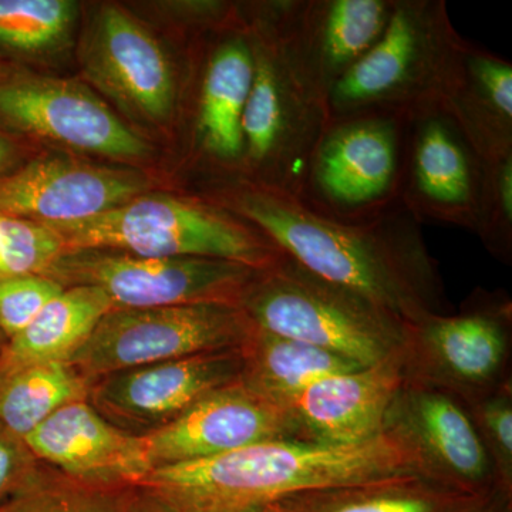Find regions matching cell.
<instances>
[{
    "instance_id": "obj_36",
    "label": "cell",
    "mask_w": 512,
    "mask_h": 512,
    "mask_svg": "<svg viewBox=\"0 0 512 512\" xmlns=\"http://www.w3.org/2000/svg\"><path fill=\"white\" fill-rule=\"evenodd\" d=\"M16 150L12 141L5 134L0 133V180L8 177L10 167L15 160Z\"/></svg>"
},
{
    "instance_id": "obj_32",
    "label": "cell",
    "mask_w": 512,
    "mask_h": 512,
    "mask_svg": "<svg viewBox=\"0 0 512 512\" xmlns=\"http://www.w3.org/2000/svg\"><path fill=\"white\" fill-rule=\"evenodd\" d=\"M63 289L45 275L0 276V330L18 335Z\"/></svg>"
},
{
    "instance_id": "obj_25",
    "label": "cell",
    "mask_w": 512,
    "mask_h": 512,
    "mask_svg": "<svg viewBox=\"0 0 512 512\" xmlns=\"http://www.w3.org/2000/svg\"><path fill=\"white\" fill-rule=\"evenodd\" d=\"M241 350V382L285 407L311 384L363 367L348 357L266 332L255 325Z\"/></svg>"
},
{
    "instance_id": "obj_13",
    "label": "cell",
    "mask_w": 512,
    "mask_h": 512,
    "mask_svg": "<svg viewBox=\"0 0 512 512\" xmlns=\"http://www.w3.org/2000/svg\"><path fill=\"white\" fill-rule=\"evenodd\" d=\"M242 370L241 349L204 353L100 377L90 384L87 400L117 429L143 437L238 382Z\"/></svg>"
},
{
    "instance_id": "obj_35",
    "label": "cell",
    "mask_w": 512,
    "mask_h": 512,
    "mask_svg": "<svg viewBox=\"0 0 512 512\" xmlns=\"http://www.w3.org/2000/svg\"><path fill=\"white\" fill-rule=\"evenodd\" d=\"M511 497L501 493H495L490 497L484 498L480 503L474 504L473 507L467 508L463 512H504L510 507Z\"/></svg>"
},
{
    "instance_id": "obj_16",
    "label": "cell",
    "mask_w": 512,
    "mask_h": 512,
    "mask_svg": "<svg viewBox=\"0 0 512 512\" xmlns=\"http://www.w3.org/2000/svg\"><path fill=\"white\" fill-rule=\"evenodd\" d=\"M0 119L10 126L87 153L140 160L150 148L86 87L67 80L0 79Z\"/></svg>"
},
{
    "instance_id": "obj_11",
    "label": "cell",
    "mask_w": 512,
    "mask_h": 512,
    "mask_svg": "<svg viewBox=\"0 0 512 512\" xmlns=\"http://www.w3.org/2000/svg\"><path fill=\"white\" fill-rule=\"evenodd\" d=\"M383 431L409 448L421 477L474 497L500 493L473 417L454 394L406 377Z\"/></svg>"
},
{
    "instance_id": "obj_8",
    "label": "cell",
    "mask_w": 512,
    "mask_h": 512,
    "mask_svg": "<svg viewBox=\"0 0 512 512\" xmlns=\"http://www.w3.org/2000/svg\"><path fill=\"white\" fill-rule=\"evenodd\" d=\"M252 330L245 312L227 303L111 309L69 363L93 383L121 370L241 349Z\"/></svg>"
},
{
    "instance_id": "obj_31",
    "label": "cell",
    "mask_w": 512,
    "mask_h": 512,
    "mask_svg": "<svg viewBox=\"0 0 512 512\" xmlns=\"http://www.w3.org/2000/svg\"><path fill=\"white\" fill-rule=\"evenodd\" d=\"M467 406V404H466ZM478 434L493 463L500 493L512 490V390L511 380L483 399L468 404Z\"/></svg>"
},
{
    "instance_id": "obj_22",
    "label": "cell",
    "mask_w": 512,
    "mask_h": 512,
    "mask_svg": "<svg viewBox=\"0 0 512 512\" xmlns=\"http://www.w3.org/2000/svg\"><path fill=\"white\" fill-rule=\"evenodd\" d=\"M441 106L456 120L484 163L512 154V64L464 42Z\"/></svg>"
},
{
    "instance_id": "obj_7",
    "label": "cell",
    "mask_w": 512,
    "mask_h": 512,
    "mask_svg": "<svg viewBox=\"0 0 512 512\" xmlns=\"http://www.w3.org/2000/svg\"><path fill=\"white\" fill-rule=\"evenodd\" d=\"M409 113L329 117L298 200L336 221L376 220L402 205Z\"/></svg>"
},
{
    "instance_id": "obj_10",
    "label": "cell",
    "mask_w": 512,
    "mask_h": 512,
    "mask_svg": "<svg viewBox=\"0 0 512 512\" xmlns=\"http://www.w3.org/2000/svg\"><path fill=\"white\" fill-rule=\"evenodd\" d=\"M256 269L214 258H150L111 249H67L45 271L63 288L90 286L113 309L227 303L239 306Z\"/></svg>"
},
{
    "instance_id": "obj_24",
    "label": "cell",
    "mask_w": 512,
    "mask_h": 512,
    "mask_svg": "<svg viewBox=\"0 0 512 512\" xmlns=\"http://www.w3.org/2000/svg\"><path fill=\"white\" fill-rule=\"evenodd\" d=\"M487 497H474L406 474L291 495L276 512H463Z\"/></svg>"
},
{
    "instance_id": "obj_14",
    "label": "cell",
    "mask_w": 512,
    "mask_h": 512,
    "mask_svg": "<svg viewBox=\"0 0 512 512\" xmlns=\"http://www.w3.org/2000/svg\"><path fill=\"white\" fill-rule=\"evenodd\" d=\"M394 0H276L293 69L328 107L336 86L383 35Z\"/></svg>"
},
{
    "instance_id": "obj_23",
    "label": "cell",
    "mask_w": 512,
    "mask_h": 512,
    "mask_svg": "<svg viewBox=\"0 0 512 512\" xmlns=\"http://www.w3.org/2000/svg\"><path fill=\"white\" fill-rule=\"evenodd\" d=\"M111 309L100 289L64 288L22 332L10 338L0 356V382L26 367L69 363Z\"/></svg>"
},
{
    "instance_id": "obj_12",
    "label": "cell",
    "mask_w": 512,
    "mask_h": 512,
    "mask_svg": "<svg viewBox=\"0 0 512 512\" xmlns=\"http://www.w3.org/2000/svg\"><path fill=\"white\" fill-rule=\"evenodd\" d=\"M483 181V158L440 103L409 113L402 205L414 220L474 232Z\"/></svg>"
},
{
    "instance_id": "obj_30",
    "label": "cell",
    "mask_w": 512,
    "mask_h": 512,
    "mask_svg": "<svg viewBox=\"0 0 512 512\" xmlns=\"http://www.w3.org/2000/svg\"><path fill=\"white\" fill-rule=\"evenodd\" d=\"M63 251L62 241L47 225L0 214V276L43 275Z\"/></svg>"
},
{
    "instance_id": "obj_19",
    "label": "cell",
    "mask_w": 512,
    "mask_h": 512,
    "mask_svg": "<svg viewBox=\"0 0 512 512\" xmlns=\"http://www.w3.org/2000/svg\"><path fill=\"white\" fill-rule=\"evenodd\" d=\"M23 443L36 460L82 483L137 485L151 471L143 439L117 429L87 399L57 410Z\"/></svg>"
},
{
    "instance_id": "obj_3",
    "label": "cell",
    "mask_w": 512,
    "mask_h": 512,
    "mask_svg": "<svg viewBox=\"0 0 512 512\" xmlns=\"http://www.w3.org/2000/svg\"><path fill=\"white\" fill-rule=\"evenodd\" d=\"M67 249L150 258H214L261 271L284 258L259 229L212 201L151 195L73 224L47 225Z\"/></svg>"
},
{
    "instance_id": "obj_21",
    "label": "cell",
    "mask_w": 512,
    "mask_h": 512,
    "mask_svg": "<svg viewBox=\"0 0 512 512\" xmlns=\"http://www.w3.org/2000/svg\"><path fill=\"white\" fill-rule=\"evenodd\" d=\"M228 29L205 50L195 100V146L215 167L242 171V117L254 79V43L248 23Z\"/></svg>"
},
{
    "instance_id": "obj_2",
    "label": "cell",
    "mask_w": 512,
    "mask_h": 512,
    "mask_svg": "<svg viewBox=\"0 0 512 512\" xmlns=\"http://www.w3.org/2000/svg\"><path fill=\"white\" fill-rule=\"evenodd\" d=\"M417 474L416 458L393 434L353 446L271 440L221 456L151 470L137 485L180 512H232L291 495Z\"/></svg>"
},
{
    "instance_id": "obj_1",
    "label": "cell",
    "mask_w": 512,
    "mask_h": 512,
    "mask_svg": "<svg viewBox=\"0 0 512 512\" xmlns=\"http://www.w3.org/2000/svg\"><path fill=\"white\" fill-rule=\"evenodd\" d=\"M225 210L259 229L313 275L362 296L403 323L447 313L439 265L403 207L376 220L336 221L298 198L242 181L218 195Z\"/></svg>"
},
{
    "instance_id": "obj_34",
    "label": "cell",
    "mask_w": 512,
    "mask_h": 512,
    "mask_svg": "<svg viewBox=\"0 0 512 512\" xmlns=\"http://www.w3.org/2000/svg\"><path fill=\"white\" fill-rule=\"evenodd\" d=\"M126 512H180L150 488L137 485Z\"/></svg>"
},
{
    "instance_id": "obj_27",
    "label": "cell",
    "mask_w": 512,
    "mask_h": 512,
    "mask_svg": "<svg viewBox=\"0 0 512 512\" xmlns=\"http://www.w3.org/2000/svg\"><path fill=\"white\" fill-rule=\"evenodd\" d=\"M136 487L43 478L0 505V512H126Z\"/></svg>"
},
{
    "instance_id": "obj_29",
    "label": "cell",
    "mask_w": 512,
    "mask_h": 512,
    "mask_svg": "<svg viewBox=\"0 0 512 512\" xmlns=\"http://www.w3.org/2000/svg\"><path fill=\"white\" fill-rule=\"evenodd\" d=\"M474 234L498 261L512 262V154L484 163Z\"/></svg>"
},
{
    "instance_id": "obj_15",
    "label": "cell",
    "mask_w": 512,
    "mask_h": 512,
    "mask_svg": "<svg viewBox=\"0 0 512 512\" xmlns=\"http://www.w3.org/2000/svg\"><path fill=\"white\" fill-rule=\"evenodd\" d=\"M151 470L271 440H303L292 410L247 384L221 387L163 429L141 437Z\"/></svg>"
},
{
    "instance_id": "obj_28",
    "label": "cell",
    "mask_w": 512,
    "mask_h": 512,
    "mask_svg": "<svg viewBox=\"0 0 512 512\" xmlns=\"http://www.w3.org/2000/svg\"><path fill=\"white\" fill-rule=\"evenodd\" d=\"M73 13L66 0H0V49L45 50L62 39Z\"/></svg>"
},
{
    "instance_id": "obj_37",
    "label": "cell",
    "mask_w": 512,
    "mask_h": 512,
    "mask_svg": "<svg viewBox=\"0 0 512 512\" xmlns=\"http://www.w3.org/2000/svg\"><path fill=\"white\" fill-rule=\"evenodd\" d=\"M232 512H276L275 505H259V507L244 508V510L232 511Z\"/></svg>"
},
{
    "instance_id": "obj_5",
    "label": "cell",
    "mask_w": 512,
    "mask_h": 512,
    "mask_svg": "<svg viewBox=\"0 0 512 512\" xmlns=\"http://www.w3.org/2000/svg\"><path fill=\"white\" fill-rule=\"evenodd\" d=\"M239 308L256 328L329 350L363 367L403 348L406 323L286 255L256 271Z\"/></svg>"
},
{
    "instance_id": "obj_20",
    "label": "cell",
    "mask_w": 512,
    "mask_h": 512,
    "mask_svg": "<svg viewBox=\"0 0 512 512\" xmlns=\"http://www.w3.org/2000/svg\"><path fill=\"white\" fill-rule=\"evenodd\" d=\"M406 382L402 349L376 365L326 377L289 404L302 439L353 446L383 433L384 419Z\"/></svg>"
},
{
    "instance_id": "obj_6",
    "label": "cell",
    "mask_w": 512,
    "mask_h": 512,
    "mask_svg": "<svg viewBox=\"0 0 512 512\" xmlns=\"http://www.w3.org/2000/svg\"><path fill=\"white\" fill-rule=\"evenodd\" d=\"M464 42L444 0H394L383 35L330 92L329 117L440 103Z\"/></svg>"
},
{
    "instance_id": "obj_17",
    "label": "cell",
    "mask_w": 512,
    "mask_h": 512,
    "mask_svg": "<svg viewBox=\"0 0 512 512\" xmlns=\"http://www.w3.org/2000/svg\"><path fill=\"white\" fill-rule=\"evenodd\" d=\"M146 187L131 171L42 158L0 180V214L43 225L73 224L133 200Z\"/></svg>"
},
{
    "instance_id": "obj_33",
    "label": "cell",
    "mask_w": 512,
    "mask_h": 512,
    "mask_svg": "<svg viewBox=\"0 0 512 512\" xmlns=\"http://www.w3.org/2000/svg\"><path fill=\"white\" fill-rule=\"evenodd\" d=\"M35 461L23 440L0 427V503L6 498L12 500L43 480Z\"/></svg>"
},
{
    "instance_id": "obj_38",
    "label": "cell",
    "mask_w": 512,
    "mask_h": 512,
    "mask_svg": "<svg viewBox=\"0 0 512 512\" xmlns=\"http://www.w3.org/2000/svg\"><path fill=\"white\" fill-rule=\"evenodd\" d=\"M0 272H2V258H0Z\"/></svg>"
},
{
    "instance_id": "obj_9",
    "label": "cell",
    "mask_w": 512,
    "mask_h": 512,
    "mask_svg": "<svg viewBox=\"0 0 512 512\" xmlns=\"http://www.w3.org/2000/svg\"><path fill=\"white\" fill-rule=\"evenodd\" d=\"M511 299L477 289L450 315H429L406 325L402 348L406 377L440 387L468 404L507 383Z\"/></svg>"
},
{
    "instance_id": "obj_18",
    "label": "cell",
    "mask_w": 512,
    "mask_h": 512,
    "mask_svg": "<svg viewBox=\"0 0 512 512\" xmlns=\"http://www.w3.org/2000/svg\"><path fill=\"white\" fill-rule=\"evenodd\" d=\"M86 66L93 80L131 113L161 123L177 106V76L170 57L141 23L119 8L97 15Z\"/></svg>"
},
{
    "instance_id": "obj_4",
    "label": "cell",
    "mask_w": 512,
    "mask_h": 512,
    "mask_svg": "<svg viewBox=\"0 0 512 512\" xmlns=\"http://www.w3.org/2000/svg\"><path fill=\"white\" fill-rule=\"evenodd\" d=\"M248 26L255 66L242 117V171L248 174V183L298 198L329 121L328 107L293 69L276 2L254 6Z\"/></svg>"
},
{
    "instance_id": "obj_26",
    "label": "cell",
    "mask_w": 512,
    "mask_h": 512,
    "mask_svg": "<svg viewBox=\"0 0 512 512\" xmlns=\"http://www.w3.org/2000/svg\"><path fill=\"white\" fill-rule=\"evenodd\" d=\"M90 384L67 362L19 370L0 382V427L25 440L66 404L87 399Z\"/></svg>"
}]
</instances>
